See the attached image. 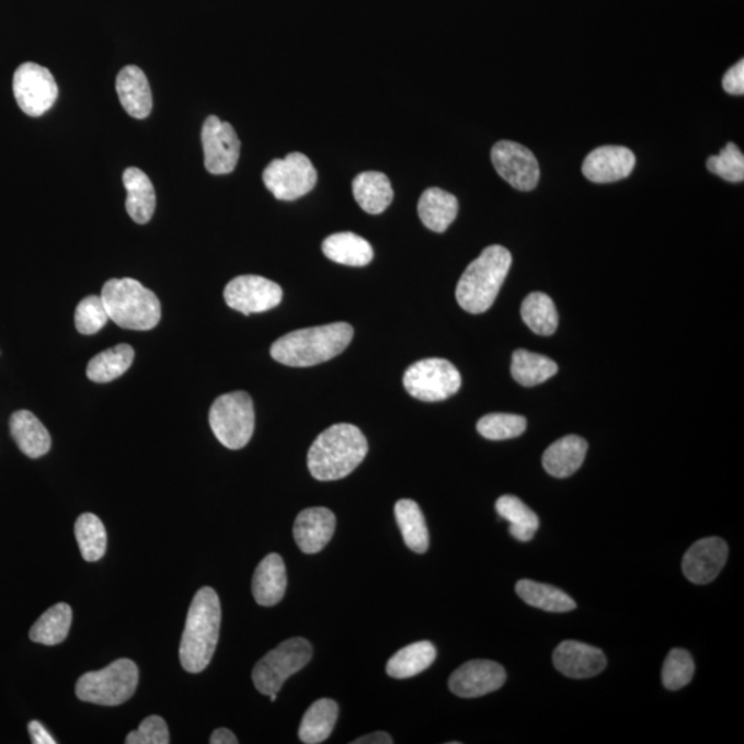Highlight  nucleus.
Here are the masks:
<instances>
[{
    "mask_svg": "<svg viewBox=\"0 0 744 744\" xmlns=\"http://www.w3.org/2000/svg\"><path fill=\"white\" fill-rule=\"evenodd\" d=\"M511 266L512 254L507 249L502 245L487 248L459 278V307L473 314L487 312L494 305Z\"/></svg>",
    "mask_w": 744,
    "mask_h": 744,
    "instance_id": "obj_4",
    "label": "nucleus"
},
{
    "mask_svg": "<svg viewBox=\"0 0 744 744\" xmlns=\"http://www.w3.org/2000/svg\"><path fill=\"white\" fill-rule=\"evenodd\" d=\"M708 169L725 181L742 182L744 180L743 152L735 144H726L720 154L708 159Z\"/></svg>",
    "mask_w": 744,
    "mask_h": 744,
    "instance_id": "obj_41",
    "label": "nucleus"
},
{
    "mask_svg": "<svg viewBox=\"0 0 744 744\" xmlns=\"http://www.w3.org/2000/svg\"><path fill=\"white\" fill-rule=\"evenodd\" d=\"M101 298L110 320L122 329L148 331L157 328L162 319L159 298L134 278H111Z\"/></svg>",
    "mask_w": 744,
    "mask_h": 744,
    "instance_id": "obj_5",
    "label": "nucleus"
},
{
    "mask_svg": "<svg viewBox=\"0 0 744 744\" xmlns=\"http://www.w3.org/2000/svg\"><path fill=\"white\" fill-rule=\"evenodd\" d=\"M214 436L224 447L240 449L253 437L255 412L253 400L245 392L219 396L208 414Z\"/></svg>",
    "mask_w": 744,
    "mask_h": 744,
    "instance_id": "obj_7",
    "label": "nucleus"
},
{
    "mask_svg": "<svg viewBox=\"0 0 744 744\" xmlns=\"http://www.w3.org/2000/svg\"><path fill=\"white\" fill-rule=\"evenodd\" d=\"M323 253L336 264L366 266L374 259L373 245L352 232L331 234L323 242Z\"/></svg>",
    "mask_w": 744,
    "mask_h": 744,
    "instance_id": "obj_27",
    "label": "nucleus"
},
{
    "mask_svg": "<svg viewBox=\"0 0 744 744\" xmlns=\"http://www.w3.org/2000/svg\"><path fill=\"white\" fill-rule=\"evenodd\" d=\"M553 663L560 673L570 678H591L607 666V657L596 646L580 641H564L556 648Z\"/></svg>",
    "mask_w": 744,
    "mask_h": 744,
    "instance_id": "obj_19",
    "label": "nucleus"
},
{
    "mask_svg": "<svg viewBox=\"0 0 744 744\" xmlns=\"http://www.w3.org/2000/svg\"><path fill=\"white\" fill-rule=\"evenodd\" d=\"M110 316L106 312L101 296H89L82 299L75 312V325L80 334L93 335L99 333L108 323Z\"/></svg>",
    "mask_w": 744,
    "mask_h": 744,
    "instance_id": "obj_40",
    "label": "nucleus"
},
{
    "mask_svg": "<svg viewBox=\"0 0 744 744\" xmlns=\"http://www.w3.org/2000/svg\"><path fill=\"white\" fill-rule=\"evenodd\" d=\"M695 663L693 656L685 650H672L663 665L662 682L667 689L678 690L693 682Z\"/></svg>",
    "mask_w": 744,
    "mask_h": 744,
    "instance_id": "obj_39",
    "label": "nucleus"
},
{
    "mask_svg": "<svg viewBox=\"0 0 744 744\" xmlns=\"http://www.w3.org/2000/svg\"><path fill=\"white\" fill-rule=\"evenodd\" d=\"M221 628V603L216 591L202 587L195 594L181 637V666L188 673H202L210 665Z\"/></svg>",
    "mask_w": 744,
    "mask_h": 744,
    "instance_id": "obj_1",
    "label": "nucleus"
},
{
    "mask_svg": "<svg viewBox=\"0 0 744 744\" xmlns=\"http://www.w3.org/2000/svg\"><path fill=\"white\" fill-rule=\"evenodd\" d=\"M134 350L130 345L121 344L99 353L91 358L88 366V378L95 384H108L121 378L131 367Z\"/></svg>",
    "mask_w": 744,
    "mask_h": 744,
    "instance_id": "obj_33",
    "label": "nucleus"
},
{
    "mask_svg": "<svg viewBox=\"0 0 744 744\" xmlns=\"http://www.w3.org/2000/svg\"><path fill=\"white\" fill-rule=\"evenodd\" d=\"M116 93L123 108L136 119H146L152 112V91L141 68L127 66L116 78Z\"/></svg>",
    "mask_w": 744,
    "mask_h": 744,
    "instance_id": "obj_20",
    "label": "nucleus"
},
{
    "mask_svg": "<svg viewBox=\"0 0 744 744\" xmlns=\"http://www.w3.org/2000/svg\"><path fill=\"white\" fill-rule=\"evenodd\" d=\"M211 744H238L239 739L232 731L227 730V728H218V730L213 732L210 737Z\"/></svg>",
    "mask_w": 744,
    "mask_h": 744,
    "instance_id": "obj_46",
    "label": "nucleus"
},
{
    "mask_svg": "<svg viewBox=\"0 0 744 744\" xmlns=\"http://www.w3.org/2000/svg\"><path fill=\"white\" fill-rule=\"evenodd\" d=\"M31 741L34 744H56L57 742L39 721H31L28 724Z\"/></svg>",
    "mask_w": 744,
    "mask_h": 744,
    "instance_id": "obj_44",
    "label": "nucleus"
},
{
    "mask_svg": "<svg viewBox=\"0 0 744 744\" xmlns=\"http://www.w3.org/2000/svg\"><path fill=\"white\" fill-rule=\"evenodd\" d=\"M557 364L538 353L518 350L513 353L512 376L523 387H537L556 376Z\"/></svg>",
    "mask_w": 744,
    "mask_h": 744,
    "instance_id": "obj_35",
    "label": "nucleus"
},
{
    "mask_svg": "<svg viewBox=\"0 0 744 744\" xmlns=\"http://www.w3.org/2000/svg\"><path fill=\"white\" fill-rule=\"evenodd\" d=\"M458 210L457 197L440 188L426 190L417 203L421 221L437 233L446 232L457 218Z\"/></svg>",
    "mask_w": 744,
    "mask_h": 744,
    "instance_id": "obj_26",
    "label": "nucleus"
},
{
    "mask_svg": "<svg viewBox=\"0 0 744 744\" xmlns=\"http://www.w3.org/2000/svg\"><path fill=\"white\" fill-rule=\"evenodd\" d=\"M353 328L333 323L293 331L271 347V356L288 367H312L331 360L350 346Z\"/></svg>",
    "mask_w": 744,
    "mask_h": 744,
    "instance_id": "obj_3",
    "label": "nucleus"
},
{
    "mask_svg": "<svg viewBox=\"0 0 744 744\" xmlns=\"http://www.w3.org/2000/svg\"><path fill=\"white\" fill-rule=\"evenodd\" d=\"M123 185L127 192L126 210L134 222L151 221L157 208V192L152 181L142 170L130 168L123 173Z\"/></svg>",
    "mask_w": 744,
    "mask_h": 744,
    "instance_id": "obj_24",
    "label": "nucleus"
},
{
    "mask_svg": "<svg viewBox=\"0 0 744 744\" xmlns=\"http://www.w3.org/2000/svg\"><path fill=\"white\" fill-rule=\"evenodd\" d=\"M10 433L26 457L37 459L50 451L49 431L31 411L20 410L10 417Z\"/></svg>",
    "mask_w": 744,
    "mask_h": 744,
    "instance_id": "obj_22",
    "label": "nucleus"
},
{
    "mask_svg": "<svg viewBox=\"0 0 744 744\" xmlns=\"http://www.w3.org/2000/svg\"><path fill=\"white\" fill-rule=\"evenodd\" d=\"M202 144L208 173L224 175L237 169L240 139L230 123L208 116L202 128Z\"/></svg>",
    "mask_w": 744,
    "mask_h": 744,
    "instance_id": "obj_13",
    "label": "nucleus"
},
{
    "mask_svg": "<svg viewBox=\"0 0 744 744\" xmlns=\"http://www.w3.org/2000/svg\"><path fill=\"white\" fill-rule=\"evenodd\" d=\"M496 173L518 191L535 190L539 181V164L535 154L522 144L500 141L491 151Z\"/></svg>",
    "mask_w": 744,
    "mask_h": 744,
    "instance_id": "obj_14",
    "label": "nucleus"
},
{
    "mask_svg": "<svg viewBox=\"0 0 744 744\" xmlns=\"http://www.w3.org/2000/svg\"><path fill=\"white\" fill-rule=\"evenodd\" d=\"M267 191L277 201H297L309 194L318 182V171L304 153L294 152L285 159L272 160L262 174Z\"/></svg>",
    "mask_w": 744,
    "mask_h": 744,
    "instance_id": "obj_10",
    "label": "nucleus"
},
{
    "mask_svg": "<svg viewBox=\"0 0 744 744\" xmlns=\"http://www.w3.org/2000/svg\"><path fill=\"white\" fill-rule=\"evenodd\" d=\"M393 739L387 732H374L353 741L352 744H392Z\"/></svg>",
    "mask_w": 744,
    "mask_h": 744,
    "instance_id": "obj_45",
    "label": "nucleus"
},
{
    "mask_svg": "<svg viewBox=\"0 0 744 744\" xmlns=\"http://www.w3.org/2000/svg\"><path fill=\"white\" fill-rule=\"evenodd\" d=\"M722 88L726 93L733 95L744 94V61L741 60L735 64L732 68L728 69L722 79Z\"/></svg>",
    "mask_w": 744,
    "mask_h": 744,
    "instance_id": "obj_43",
    "label": "nucleus"
},
{
    "mask_svg": "<svg viewBox=\"0 0 744 744\" xmlns=\"http://www.w3.org/2000/svg\"><path fill=\"white\" fill-rule=\"evenodd\" d=\"M224 298L229 308L249 316L276 308L282 302L283 290L270 278L244 275L234 277L228 283Z\"/></svg>",
    "mask_w": 744,
    "mask_h": 744,
    "instance_id": "obj_12",
    "label": "nucleus"
},
{
    "mask_svg": "<svg viewBox=\"0 0 744 744\" xmlns=\"http://www.w3.org/2000/svg\"><path fill=\"white\" fill-rule=\"evenodd\" d=\"M287 572L285 561L276 553L261 561L253 576V596L262 607H273L285 597Z\"/></svg>",
    "mask_w": 744,
    "mask_h": 744,
    "instance_id": "obj_21",
    "label": "nucleus"
},
{
    "mask_svg": "<svg viewBox=\"0 0 744 744\" xmlns=\"http://www.w3.org/2000/svg\"><path fill=\"white\" fill-rule=\"evenodd\" d=\"M636 165V154L625 147H599L588 153L582 173L596 184L628 179Z\"/></svg>",
    "mask_w": 744,
    "mask_h": 744,
    "instance_id": "obj_17",
    "label": "nucleus"
},
{
    "mask_svg": "<svg viewBox=\"0 0 744 744\" xmlns=\"http://www.w3.org/2000/svg\"><path fill=\"white\" fill-rule=\"evenodd\" d=\"M526 430V417L515 414H489L478 422L480 435L494 442L522 436Z\"/></svg>",
    "mask_w": 744,
    "mask_h": 744,
    "instance_id": "obj_38",
    "label": "nucleus"
},
{
    "mask_svg": "<svg viewBox=\"0 0 744 744\" xmlns=\"http://www.w3.org/2000/svg\"><path fill=\"white\" fill-rule=\"evenodd\" d=\"M138 667L130 660H117L99 672L83 674L77 683V696L82 702L119 706L131 698L138 687Z\"/></svg>",
    "mask_w": 744,
    "mask_h": 744,
    "instance_id": "obj_6",
    "label": "nucleus"
},
{
    "mask_svg": "<svg viewBox=\"0 0 744 744\" xmlns=\"http://www.w3.org/2000/svg\"><path fill=\"white\" fill-rule=\"evenodd\" d=\"M403 384L412 398L436 403L457 393L462 377L453 363L444 358H425L407 368Z\"/></svg>",
    "mask_w": 744,
    "mask_h": 744,
    "instance_id": "obj_9",
    "label": "nucleus"
},
{
    "mask_svg": "<svg viewBox=\"0 0 744 744\" xmlns=\"http://www.w3.org/2000/svg\"><path fill=\"white\" fill-rule=\"evenodd\" d=\"M495 508L497 515L511 523L508 533L513 538L520 540V542H529L537 534L539 528L538 516L517 496H501L495 503Z\"/></svg>",
    "mask_w": 744,
    "mask_h": 744,
    "instance_id": "obj_34",
    "label": "nucleus"
},
{
    "mask_svg": "<svg viewBox=\"0 0 744 744\" xmlns=\"http://www.w3.org/2000/svg\"><path fill=\"white\" fill-rule=\"evenodd\" d=\"M312 656V645L301 637L282 642L256 663L253 671L256 690L267 696L277 694L288 678L308 665Z\"/></svg>",
    "mask_w": 744,
    "mask_h": 744,
    "instance_id": "obj_8",
    "label": "nucleus"
},
{
    "mask_svg": "<svg viewBox=\"0 0 744 744\" xmlns=\"http://www.w3.org/2000/svg\"><path fill=\"white\" fill-rule=\"evenodd\" d=\"M127 744H169V726L162 717L151 716L139 724L138 730L126 736Z\"/></svg>",
    "mask_w": 744,
    "mask_h": 744,
    "instance_id": "obj_42",
    "label": "nucleus"
},
{
    "mask_svg": "<svg viewBox=\"0 0 744 744\" xmlns=\"http://www.w3.org/2000/svg\"><path fill=\"white\" fill-rule=\"evenodd\" d=\"M436 646L431 641L414 642L401 648L398 654L390 657L387 673L393 678H411L425 672L436 661Z\"/></svg>",
    "mask_w": 744,
    "mask_h": 744,
    "instance_id": "obj_29",
    "label": "nucleus"
},
{
    "mask_svg": "<svg viewBox=\"0 0 744 744\" xmlns=\"http://www.w3.org/2000/svg\"><path fill=\"white\" fill-rule=\"evenodd\" d=\"M516 593L528 606L543 609V611L570 613L576 608V603L569 594L545 583L529 580L518 581Z\"/></svg>",
    "mask_w": 744,
    "mask_h": 744,
    "instance_id": "obj_31",
    "label": "nucleus"
},
{
    "mask_svg": "<svg viewBox=\"0 0 744 744\" xmlns=\"http://www.w3.org/2000/svg\"><path fill=\"white\" fill-rule=\"evenodd\" d=\"M75 537L79 545L80 554L89 563L103 559L108 537L103 522L93 513H83L75 523Z\"/></svg>",
    "mask_w": 744,
    "mask_h": 744,
    "instance_id": "obj_36",
    "label": "nucleus"
},
{
    "mask_svg": "<svg viewBox=\"0 0 744 744\" xmlns=\"http://www.w3.org/2000/svg\"><path fill=\"white\" fill-rule=\"evenodd\" d=\"M728 560V545L721 538H705L690 546L683 559V572L695 585H708L720 575Z\"/></svg>",
    "mask_w": 744,
    "mask_h": 744,
    "instance_id": "obj_16",
    "label": "nucleus"
},
{
    "mask_svg": "<svg viewBox=\"0 0 744 744\" xmlns=\"http://www.w3.org/2000/svg\"><path fill=\"white\" fill-rule=\"evenodd\" d=\"M367 453V438L358 427L350 424L330 426L309 449V472L319 481L344 479L363 462Z\"/></svg>",
    "mask_w": 744,
    "mask_h": 744,
    "instance_id": "obj_2",
    "label": "nucleus"
},
{
    "mask_svg": "<svg viewBox=\"0 0 744 744\" xmlns=\"http://www.w3.org/2000/svg\"><path fill=\"white\" fill-rule=\"evenodd\" d=\"M522 318L524 323L538 335L554 334L559 325V313H557L554 302L543 293H533L524 299Z\"/></svg>",
    "mask_w": 744,
    "mask_h": 744,
    "instance_id": "obj_37",
    "label": "nucleus"
},
{
    "mask_svg": "<svg viewBox=\"0 0 744 744\" xmlns=\"http://www.w3.org/2000/svg\"><path fill=\"white\" fill-rule=\"evenodd\" d=\"M270 698H271V702H276L277 694L270 695Z\"/></svg>",
    "mask_w": 744,
    "mask_h": 744,
    "instance_id": "obj_47",
    "label": "nucleus"
},
{
    "mask_svg": "<svg viewBox=\"0 0 744 744\" xmlns=\"http://www.w3.org/2000/svg\"><path fill=\"white\" fill-rule=\"evenodd\" d=\"M587 443L580 436H565L546 449L542 463L546 472L557 479L570 478L586 458Z\"/></svg>",
    "mask_w": 744,
    "mask_h": 744,
    "instance_id": "obj_23",
    "label": "nucleus"
},
{
    "mask_svg": "<svg viewBox=\"0 0 744 744\" xmlns=\"http://www.w3.org/2000/svg\"><path fill=\"white\" fill-rule=\"evenodd\" d=\"M339 705L331 699H319L304 714L298 736L305 744L328 741L339 720Z\"/></svg>",
    "mask_w": 744,
    "mask_h": 744,
    "instance_id": "obj_28",
    "label": "nucleus"
},
{
    "mask_svg": "<svg viewBox=\"0 0 744 744\" xmlns=\"http://www.w3.org/2000/svg\"><path fill=\"white\" fill-rule=\"evenodd\" d=\"M71 625L72 608L66 603L56 604L32 626L30 639L43 645L61 644L67 640Z\"/></svg>",
    "mask_w": 744,
    "mask_h": 744,
    "instance_id": "obj_32",
    "label": "nucleus"
},
{
    "mask_svg": "<svg viewBox=\"0 0 744 744\" xmlns=\"http://www.w3.org/2000/svg\"><path fill=\"white\" fill-rule=\"evenodd\" d=\"M394 516L404 543L415 553H425L430 549V531L420 505L412 500H401L394 505Z\"/></svg>",
    "mask_w": 744,
    "mask_h": 744,
    "instance_id": "obj_30",
    "label": "nucleus"
},
{
    "mask_svg": "<svg viewBox=\"0 0 744 744\" xmlns=\"http://www.w3.org/2000/svg\"><path fill=\"white\" fill-rule=\"evenodd\" d=\"M335 526L336 518L330 508H305L294 523V539L304 553L316 554L333 539Z\"/></svg>",
    "mask_w": 744,
    "mask_h": 744,
    "instance_id": "obj_18",
    "label": "nucleus"
},
{
    "mask_svg": "<svg viewBox=\"0 0 744 744\" xmlns=\"http://www.w3.org/2000/svg\"><path fill=\"white\" fill-rule=\"evenodd\" d=\"M506 682V672L500 663L470 661L449 677L448 687L459 698L470 699L495 693Z\"/></svg>",
    "mask_w": 744,
    "mask_h": 744,
    "instance_id": "obj_15",
    "label": "nucleus"
},
{
    "mask_svg": "<svg viewBox=\"0 0 744 744\" xmlns=\"http://www.w3.org/2000/svg\"><path fill=\"white\" fill-rule=\"evenodd\" d=\"M357 205L368 214H381L393 201V190L388 175L378 171L358 174L352 184Z\"/></svg>",
    "mask_w": 744,
    "mask_h": 744,
    "instance_id": "obj_25",
    "label": "nucleus"
},
{
    "mask_svg": "<svg viewBox=\"0 0 744 744\" xmlns=\"http://www.w3.org/2000/svg\"><path fill=\"white\" fill-rule=\"evenodd\" d=\"M15 101L28 116H42L55 105L58 85L49 69L35 62H24L13 78Z\"/></svg>",
    "mask_w": 744,
    "mask_h": 744,
    "instance_id": "obj_11",
    "label": "nucleus"
}]
</instances>
